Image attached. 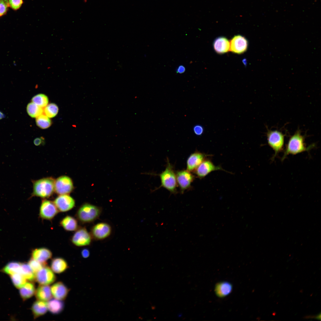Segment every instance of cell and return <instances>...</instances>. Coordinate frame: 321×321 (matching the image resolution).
Returning <instances> with one entry per match:
<instances>
[{"mask_svg":"<svg viewBox=\"0 0 321 321\" xmlns=\"http://www.w3.org/2000/svg\"><path fill=\"white\" fill-rule=\"evenodd\" d=\"M304 141V136L301 135L300 130L297 131L290 138L282 158V160L283 161L289 154L295 155L308 151L314 147V144L306 147Z\"/></svg>","mask_w":321,"mask_h":321,"instance_id":"cell-1","label":"cell"},{"mask_svg":"<svg viewBox=\"0 0 321 321\" xmlns=\"http://www.w3.org/2000/svg\"><path fill=\"white\" fill-rule=\"evenodd\" d=\"M55 181L53 178L51 177L32 181L33 191L29 198L35 196L43 198L50 197L55 191Z\"/></svg>","mask_w":321,"mask_h":321,"instance_id":"cell-2","label":"cell"},{"mask_svg":"<svg viewBox=\"0 0 321 321\" xmlns=\"http://www.w3.org/2000/svg\"><path fill=\"white\" fill-rule=\"evenodd\" d=\"M101 212L102 209L100 207L86 203L79 207L76 213V217L81 223H89L97 219Z\"/></svg>","mask_w":321,"mask_h":321,"instance_id":"cell-3","label":"cell"},{"mask_svg":"<svg viewBox=\"0 0 321 321\" xmlns=\"http://www.w3.org/2000/svg\"><path fill=\"white\" fill-rule=\"evenodd\" d=\"M159 175L160 179L161 184L158 188L163 187L171 193L176 194L177 192V184L176 174L172 166L168 159L165 170Z\"/></svg>","mask_w":321,"mask_h":321,"instance_id":"cell-4","label":"cell"},{"mask_svg":"<svg viewBox=\"0 0 321 321\" xmlns=\"http://www.w3.org/2000/svg\"><path fill=\"white\" fill-rule=\"evenodd\" d=\"M267 136L269 145L275 152L272 157V159L273 160L283 150L284 144V135L279 131L269 130L267 133Z\"/></svg>","mask_w":321,"mask_h":321,"instance_id":"cell-5","label":"cell"},{"mask_svg":"<svg viewBox=\"0 0 321 321\" xmlns=\"http://www.w3.org/2000/svg\"><path fill=\"white\" fill-rule=\"evenodd\" d=\"M92 238L85 227H79L71 238L72 243L75 246L82 247L89 245Z\"/></svg>","mask_w":321,"mask_h":321,"instance_id":"cell-6","label":"cell"},{"mask_svg":"<svg viewBox=\"0 0 321 321\" xmlns=\"http://www.w3.org/2000/svg\"><path fill=\"white\" fill-rule=\"evenodd\" d=\"M59 212L52 201L47 199L43 200L39 209V216L43 219L51 220Z\"/></svg>","mask_w":321,"mask_h":321,"instance_id":"cell-7","label":"cell"},{"mask_svg":"<svg viewBox=\"0 0 321 321\" xmlns=\"http://www.w3.org/2000/svg\"><path fill=\"white\" fill-rule=\"evenodd\" d=\"M112 229L108 224L104 222L97 223L91 228L90 234L92 239L96 240H103L111 235Z\"/></svg>","mask_w":321,"mask_h":321,"instance_id":"cell-8","label":"cell"},{"mask_svg":"<svg viewBox=\"0 0 321 321\" xmlns=\"http://www.w3.org/2000/svg\"><path fill=\"white\" fill-rule=\"evenodd\" d=\"M73 188L71 179L67 176H61L55 181V191L59 195L69 194Z\"/></svg>","mask_w":321,"mask_h":321,"instance_id":"cell-9","label":"cell"},{"mask_svg":"<svg viewBox=\"0 0 321 321\" xmlns=\"http://www.w3.org/2000/svg\"><path fill=\"white\" fill-rule=\"evenodd\" d=\"M177 184L181 192L190 188L191 183L194 179V176L191 172L187 170L179 171L176 173Z\"/></svg>","mask_w":321,"mask_h":321,"instance_id":"cell-10","label":"cell"},{"mask_svg":"<svg viewBox=\"0 0 321 321\" xmlns=\"http://www.w3.org/2000/svg\"><path fill=\"white\" fill-rule=\"evenodd\" d=\"M56 279V276L52 270L46 265L35 273V280L40 285L51 284Z\"/></svg>","mask_w":321,"mask_h":321,"instance_id":"cell-11","label":"cell"},{"mask_svg":"<svg viewBox=\"0 0 321 321\" xmlns=\"http://www.w3.org/2000/svg\"><path fill=\"white\" fill-rule=\"evenodd\" d=\"M248 46L247 39L240 35L235 36L230 42V50L238 54H242L246 51Z\"/></svg>","mask_w":321,"mask_h":321,"instance_id":"cell-12","label":"cell"},{"mask_svg":"<svg viewBox=\"0 0 321 321\" xmlns=\"http://www.w3.org/2000/svg\"><path fill=\"white\" fill-rule=\"evenodd\" d=\"M54 202L59 212H62L70 210L75 204L74 199L68 194L59 195L55 199Z\"/></svg>","mask_w":321,"mask_h":321,"instance_id":"cell-13","label":"cell"},{"mask_svg":"<svg viewBox=\"0 0 321 321\" xmlns=\"http://www.w3.org/2000/svg\"><path fill=\"white\" fill-rule=\"evenodd\" d=\"M223 170L221 167L215 166L208 160H204L194 171L195 174L200 178H203L213 171Z\"/></svg>","mask_w":321,"mask_h":321,"instance_id":"cell-14","label":"cell"},{"mask_svg":"<svg viewBox=\"0 0 321 321\" xmlns=\"http://www.w3.org/2000/svg\"><path fill=\"white\" fill-rule=\"evenodd\" d=\"M52 254L49 249L40 247L33 249L32 252V258L41 263L46 264V262L51 259Z\"/></svg>","mask_w":321,"mask_h":321,"instance_id":"cell-15","label":"cell"},{"mask_svg":"<svg viewBox=\"0 0 321 321\" xmlns=\"http://www.w3.org/2000/svg\"><path fill=\"white\" fill-rule=\"evenodd\" d=\"M205 157V155L199 152L191 154L187 160V170L190 172L194 171L204 160Z\"/></svg>","mask_w":321,"mask_h":321,"instance_id":"cell-16","label":"cell"},{"mask_svg":"<svg viewBox=\"0 0 321 321\" xmlns=\"http://www.w3.org/2000/svg\"><path fill=\"white\" fill-rule=\"evenodd\" d=\"M51 293L56 299L62 300L66 297L69 289L62 282H58L54 284L51 287Z\"/></svg>","mask_w":321,"mask_h":321,"instance_id":"cell-17","label":"cell"},{"mask_svg":"<svg viewBox=\"0 0 321 321\" xmlns=\"http://www.w3.org/2000/svg\"><path fill=\"white\" fill-rule=\"evenodd\" d=\"M213 47L217 53L219 54H224L230 50V42L226 37H219L214 40Z\"/></svg>","mask_w":321,"mask_h":321,"instance_id":"cell-18","label":"cell"},{"mask_svg":"<svg viewBox=\"0 0 321 321\" xmlns=\"http://www.w3.org/2000/svg\"><path fill=\"white\" fill-rule=\"evenodd\" d=\"M59 225L67 231H75L79 227L77 219L69 215L63 218L60 221Z\"/></svg>","mask_w":321,"mask_h":321,"instance_id":"cell-19","label":"cell"},{"mask_svg":"<svg viewBox=\"0 0 321 321\" xmlns=\"http://www.w3.org/2000/svg\"><path fill=\"white\" fill-rule=\"evenodd\" d=\"M232 289V285L230 283L223 281L216 284L215 291L217 296L220 298H223L229 295L231 292Z\"/></svg>","mask_w":321,"mask_h":321,"instance_id":"cell-20","label":"cell"},{"mask_svg":"<svg viewBox=\"0 0 321 321\" xmlns=\"http://www.w3.org/2000/svg\"><path fill=\"white\" fill-rule=\"evenodd\" d=\"M35 294L38 300L45 301L49 300L52 297L51 287L48 285L39 286L35 291Z\"/></svg>","mask_w":321,"mask_h":321,"instance_id":"cell-21","label":"cell"},{"mask_svg":"<svg viewBox=\"0 0 321 321\" xmlns=\"http://www.w3.org/2000/svg\"><path fill=\"white\" fill-rule=\"evenodd\" d=\"M47 309V303L45 301L39 300L34 303L31 308L34 318L45 314Z\"/></svg>","mask_w":321,"mask_h":321,"instance_id":"cell-22","label":"cell"},{"mask_svg":"<svg viewBox=\"0 0 321 321\" xmlns=\"http://www.w3.org/2000/svg\"><path fill=\"white\" fill-rule=\"evenodd\" d=\"M51 266L52 270L57 273H61L65 271L68 267L66 260L61 257H56L51 260Z\"/></svg>","mask_w":321,"mask_h":321,"instance_id":"cell-23","label":"cell"},{"mask_svg":"<svg viewBox=\"0 0 321 321\" xmlns=\"http://www.w3.org/2000/svg\"><path fill=\"white\" fill-rule=\"evenodd\" d=\"M35 292L34 285L31 282H26L19 288L20 294L24 300L28 299L32 297Z\"/></svg>","mask_w":321,"mask_h":321,"instance_id":"cell-24","label":"cell"},{"mask_svg":"<svg viewBox=\"0 0 321 321\" xmlns=\"http://www.w3.org/2000/svg\"><path fill=\"white\" fill-rule=\"evenodd\" d=\"M48 309L53 314H58L63 310L64 304L61 300L56 299H51L47 303Z\"/></svg>","mask_w":321,"mask_h":321,"instance_id":"cell-25","label":"cell"},{"mask_svg":"<svg viewBox=\"0 0 321 321\" xmlns=\"http://www.w3.org/2000/svg\"><path fill=\"white\" fill-rule=\"evenodd\" d=\"M21 263L17 262H12L7 264L2 269L4 273L10 275L20 273Z\"/></svg>","mask_w":321,"mask_h":321,"instance_id":"cell-26","label":"cell"},{"mask_svg":"<svg viewBox=\"0 0 321 321\" xmlns=\"http://www.w3.org/2000/svg\"><path fill=\"white\" fill-rule=\"evenodd\" d=\"M27 112L29 115L32 118H37L43 114L44 110L34 103L32 102L28 103L26 107Z\"/></svg>","mask_w":321,"mask_h":321,"instance_id":"cell-27","label":"cell"},{"mask_svg":"<svg viewBox=\"0 0 321 321\" xmlns=\"http://www.w3.org/2000/svg\"><path fill=\"white\" fill-rule=\"evenodd\" d=\"M20 273L29 281H33L35 280V273L28 264L21 263Z\"/></svg>","mask_w":321,"mask_h":321,"instance_id":"cell-28","label":"cell"},{"mask_svg":"<svg viewBox=\"0 0 321 321\" xmlns=\"http://www.w3.org/2000/svg\"><path fill=\"white\" fill-rule=\"evenodd\" d=\"M48 117L42 114L36 118V122L37 125L43 129L48 128L51 125V122Z\"/></svg>","mask_w":321,"mask_h":321,"instance_id":"cell-29","label":"cell"},{"mask_svg":"<svg viewBox=\"0 0 321 321\" xmlns=\"http://www.w3.org/2000/svg\"><path fill=\"white\" fill-rule=\"evenodd\" d=\"M32 102L42 108L45 107L48 102V97L43 94H39L35 95L32 98Z\"/></svg>","mask_w":321,"mask_h":321,"instance_id":"cell-30","label":"cell"},{"mask_svg":"<svg viewBox=\"0 0 321 321\" xmlns=\"http://www.w3.org/2000/svg\"><path fill=\"white\" fill-rule=\"evenodd\" d=\"M10 276L12 283L17 288H20L26 282V279L21 273H15Z\"/></svg>","mask_w":321,"mask_h":321,"instance_id":"cell-31","label":"cell"},{"mask_svg":"<svg viewBox=\"0 0 321 321\" xmlns=\"http://www.w3.org/2000/svg\"><path fill=\"white\" fill-rule=\"evenodd\" d=\"M59 108L57 105L54 103H51L45 107L44 111L48 117L52 118L56 116L58 112Z\"/></svg>","mask_w":321,"mask_h":321,"instance_id":"cell-32","label":"cell"},{"mask_svg":"<svg viewBox=\"0 0 321 321\" xmlns=\"http://www.w3.org/2000/svg\"><path fill=\"white\" fill-rule=\"evenodd\" d=\"M28 264L35 273L46 265L38 262L32 258L29 260Z\"/></svg>","mask_w":321,"mask_h":321,"instance_id":"cell-33","label":"cell"},{"mask_svg":"<svg viewBox=\"0 0 321 321\" xmlns=\"http://www.w3.org/2000/svg\"><path fill=\"white\" fill-rule=\"evenodd\" d=\"M9 6L8 0H0V16L5 13Z\"/></svg>","mask_w":321,"mask_h":321,"instance_id":"cell-34","label":"cell"},{"mask_svg":"<svg viewBox=\"0 0 321 321\" xmlns=\"http://www.w3.org/2000/svg\"><path fill=\"white\" fill-rule=\"evenodd\" d=\"M23 0H9L10 6L14 10L18 9L23 3Z\"/></svg>","mask_w":321,"mask_h":321,"instance_id":"cell-35","label":"cell"},{"mask_svg":"<svg viewBox=\"0 0 321 321\" xmlns=\"http://www.w3.org/2000/svg\"><path fill=\"white\" fill-rule=\"evenodd\" d=\"M193 130L195 134L199 136L201 135L203 133V129L201 126L196 125L194 127Z\"/></svg>","mask_w":321,"mask_h":321,"instance_id":"cell-36","label":"cell"},{"mask_svg":"<svg viewBox=\"0 0 321 321\" xmlns=\"http://www.w3.org/2000/svg\"><path fill=\"white\" fill-rule=\"evenodd\" d=\"M81 254L83 258H87L90 255L89 251L87 248H84L81 251Z\"/></svg>","mask_w":321,"mask_h":321,"instance_id":"cell-37","label":"cell"},{"mask_svg":"<svg viewBox=\"0 0 321 321\" xmlns=\"http://www.w3.org/2000/svg\"><path fill=\"white\" fill-rule=\"evenodd\" d=\"M44 141V140L43 138H37L34 140V143L35 145L38 146L43 144Z\"/></svg>","mask_w":321,"mask_h":321,"instance_id":"cell-38","label":"cell"},{"mask_svg":"<svg viewBox=\"0 0 321 321\" xmlns=\"http://www.w3.org/2000/svg\"><path fill=\"white\" fill-rule=\"evenodd\" d=\"M185 70V68L182 66H180L179 67L177 70V72L180 73H183Z\"/></svg>","mask_w":321,"mask_h":321,"instance_id":"cell-39","label":"cell"},{"mask_svg":"<svg viewBox=\"0 0 321 321\" xmlns=\"http://www.w3.org/2000/svg\"><path fill=\"white\" fill-rule=\"evenodd\" d=\"M5 117L4 114L1 111H0V119H2Z\"/></svg>","mask_w":321,"mask_h":321,"instance_id":"cell-40","label":"cell"}]
</instances>
